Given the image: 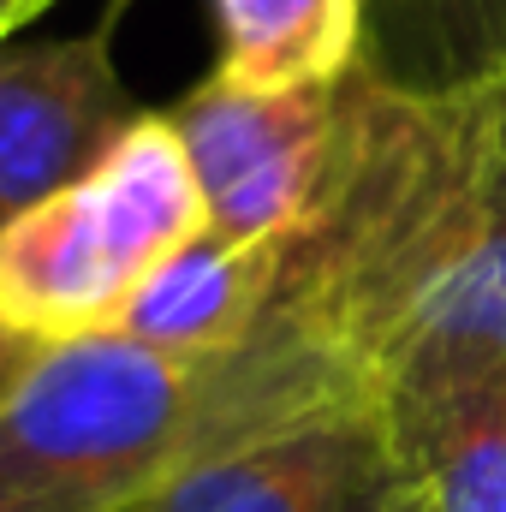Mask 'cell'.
<instances>
[{
    "label": "cell",
    "mask_w": 506,
    "mask_h": 512,
    "mask_svg": "<svg viewBox=\"0 0 506 512\" xmlns=\"http://www.w3.org/2000/svg\"><path fill=\"white\" fill-rule=\"evenodd\" d=\"M387 512H435V507H429V495H423L411 477L393 471V477H387Z\"/></svg>",
    "instance_id": "cell-11"
},
{
    "label": "cell",
    "mask_w": 506,
    "mask_h": 512,
    "mask_svg": "<svg viewBox=\"0 0 506 512\" xmlns=\"http://www.w3.org/2000/svg\"><path fill=\"white\" fill-rule=\"evenodd\" d=\"M387 477H393V465H381L376 477H370V483L346 501V512H387Z\"/></svg>",
    "instance_id": "cell-13"
},
{
    "label": "cell",
    "mask_w": 506,
    "mask_h": 512,
    "mask_svg": "<svg viewBox=\"0 0 506 512\" xmlns=\"http://www.w3.org/2000/svg\"><path fill=\"white\" fill-rule=\"evenodd\" d=\"M209 233V209L167 114L137 126L66 191L0 227V322L42 346L108 334L143 280Z\"/></svg>",
    "instance_id": "cell-3"
},
{
    "label": "cell",
    "mask_w": 506,
    "mask_h": 512,
    "mask_svg": "<svg viewBox=\"0 0 506 512\" xmlns=\"http://www.w3.org/2000/svg\"><path fill=\"white\" fill-rule=\"evenodd\" d=\"M221 78L245 90L340 84L358 66L364 0H215Z\"/></svg>",
    "instance_id": "cell-8"
},
{
    "label": "cell",
    "mask_w": 506,
    "mask_h": 512,
    "mask_svg": "<svg viewBox=\"0 0 506 512\" xmlns=\"http://www.w3.org/2000/svg\"><path fill=\"white\" fill-rule=\"evenodd\" d=\"M506 382V48L411 90L340 78V167L286 245L256 334L203 364V459L364 417L393 453L429 411Z\"/></svg>",
    "instance_id": "cell-1"
},
{
    "label": "cell",
    "mask_w": 506,
    "mask_h": 512,
    "mask_svg": "<svg viewBox=\"0 0 506 512\" xmlns=\"http://www.w3.org/2000/svg\"><path fill=\"white\" fill-rule=\"evenodd\" d=\"M203 453V370L126 334L42 346L0 399V512H131Z\"/></svg>",
    "instance_id": "cell-2"
},
{
    "label": "cell",
    "mask_w": 506,
    "mask_h": 512,
    "mask_svg": "<svg viewBox=\"0 0 506 512\" xmlns=\"http://www.w3.org/2000/svg\"><path fill=\"white\" fill-rule=\"evenodd\" d=\"M36 358H42V340H30V334H12V328L0 322V399L24 382V370H30Z\"/></svg>",
    "instance_id": "cell-10"
},
{
    "label": "cell",
    "mask_w": 506,
    "mask_h": 512,
    "mask_svg": "<svg viewBox=\"0 0 506 512\" xmlns=\"http://www.w3.org/2000/svg\"><path fill=\"white\" fill-rule=\"evenodd\" d=\"M387 465L411 477L435 512H506V382L429 411Z\"/></svg>",
    "instance_id": "cell-9"
},
{
    "label": "cell",
    "mask_w": 506,
    "mask_h": 512,
    "mask_svg": "<svg viewBox=\"0 0 506 512\" xmlns=\"http://www.w3.org/2000/svg\"><path fill=\"white\" fill-rule=\"evenodd\" d=\"M387 465L364 417H322L173 471L131 512H340Z\"/></svg>",
    "instance_id": "cell-6"
},
{
    "label": "cell",
    "mask_w": 506,
    "mask_h": 512,
    "mask_svg": "<svg viewBox=\"0 0 506 512\" xmlns=\"http://www.w3.org/2000/svg\"><path fill=\"white\" fill-rule=\"evenodd\" d=\"M48 6H54V0H0V42H6L12 30H24V24H30L36 12H48Z\"/></svg>",
    "instance_id": "cell-12"
},
{
    "label": "cell",
    "mask_w": 506,
    "mask_h": 512,
    "mask_svg": "<svg viewBox=\"0 0 506 512\" xmlns=\"http://www.w3.org/2000/svg\"><path fill=\"white\" fill-rule=\"evenodd\" d=\"M215 239H298L340 167V84L245 90L221 72L173 114Z\"/></svg>",
    "instance_id": "cell-4"
},
{
    "label": "cell",
    "mask_w": 506,
    "mask_h": 512,
    "mask_svg": "<svg viewBox=\"0 0 506 512\" xmlns=\"http://www.w3.org/2000/svg\"><path fill=\"white\" fill-rule=\"evenodd\" d=\"M137 126L108 24L0 54V227L78 185Z\"/></svg>",
    "instance_id": "cell-5"
},
{
    "label": "cell",
    "mask_w": 506,
    "mask_h": 512,
    "mask_svg": "<svg viewBox=\"0 0 506 512\" xmlns=\"http://www.w3.org/2000/svg\"><path fill=\"white\" fill-rule=\"evenodd\" d=\"M292 239H191L179 256H167L143 292L120 310L108 334H126L137 346L173 358V364H221L256 334V322L274 304L280 268Z\"/></svg>",
    "instance_id": "cell-7"
}]
</instances>
